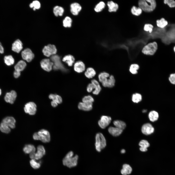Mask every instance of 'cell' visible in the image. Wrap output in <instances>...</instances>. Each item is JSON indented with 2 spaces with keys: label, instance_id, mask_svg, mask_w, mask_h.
Masks as SVG:
<instances>
[{
  "label": "cell",
  "instance_id": "30bf717a",
  "mask_svg": "<svg viewBox=\"0 0 175 175\" xmlns=\"http://www.w3.org/2000/svg\"><path fill=\"white\" fill-rule=\"evenodd\" d=\"M53 63L48 59H45L42 60L40 62L41 68L44 70L49 72L53 67Z\"/></svg>",
  "mask_w": 175,
  "mask_h": 175
},
{
  "label": "cell",
  "instance_id": "f546056e",
  "mask_svg": "<svg viewBox=\"0 0 175 175\" xmlns=\"http://www.w3.org/2000/svg\"><path fill=\"white\" fill-rule=\"evenodd\" d=\"M64 11V9L62 7L58 6H55L53 9L54 14L57 17L62 16Z\"/></svg>",
  "mask_w": 175,
  "mask_h": 175
},
{
  "label": "cell",
  "instance_id": "9f6ffc18",
  "mask_svg": "<svg viewBox=\"0 0 175 175\" xmlns=\"http://www.w3.org/2000/svg\"><path fill=\"white\" fill-rule=\"evenodd\" d=\"M147 111L146 110H143L142 111V112L143 113H145L147 112Z\"/></svg>",
  "mask_w": 175,
  "mask_h": 175
},
{
  "label": "cell",
  "instance_id": "52a82bcc",
  "mask_svg": "<svg viewBox=\"0 0 175 175\" xmlns=\"http://www.w3.org/2000/svg\"><path fill=\"white\" fill-rule=\"evenodd\" d=\"M38 140H40L44 143L49 142L50 140V135L49 132L47 130L42 129L37 132Z\"/></svg>",
  "mask_w": 175,
  "mask_h": 175
},
{
  "label": "cell",
  "instance_id": "83f0119b",
  "mask_svg": "<svg viewBox=\"0 0 175 175\" xmlns=\"http://www.w3.org/2000/svg\"><path fill=\"white\" fill-rule=\"evenodd\" d=\"M36 149L33 145L29 144L26 145L23 149V150L25 153L30 154L31 153L35 152Z\"/></svg>",
  "mask_w": 175,
  "mask_h": 175
},
{
  "label": "cell",
  "instance_id": "1f68e13d",
  "mask_svg": "<svg viewBox=\"0 0 175 175\" xmlns=\"http://www.w3.org/2000/svg\"><path fill=\"white\" fill-rule=\"evenodd\" d=\"M149 117L151 121L154 122L157 120L158 119L159 117L158 113L155 111H151L149 114Z\"/></svg>",
  "mask_w": 175,
  "mask_h": 175
},
{
  "label": "cell",
  "instance_id": "b9f144b4",
  "mask_svg": "<svg viewBox=\"0 0 175 175\" xmlns=\"http://www.w3.org/2000/svg\"><path fill=\"white\" fill-rule=\"evenodd\" d=\"M82 102L86 103H92L94 101L93 97L90 95H88L84 96L82 99Z\"/></svg>",
  "mask_w": 175,
  "mask_h": 175
},
{
  "label": "cell",
  "instance_id": "4316f807",
  "mask_svg": "<svg viewBox=\"0 0 175 175\" xmlns=\"http://www.w3.org/2000/svg\"><path fill=\"white\" fill-rule=\"evenodd\" d=\"M4 62L5 64L8 66L13 65L15 62V60L11 55L5 56L4 58Z\"/></svg>",
  "mask_w": 175,
  "mask_h": 175
},
{
  "label": "cell",
  "instance_id": "7dc6e473",
  "mask_svg": "<svg viewBox=\"0 0 175 175\" xmlns=\"http://www.w3.org/2000/svg\"><path fill=\"white\" fill-rule=\"evenodd\" d=\"M164 3L167 4L170 7H175V1L173 0H165L164 1Z\"/></svg>",
  "mask_w": 175,
  "mask_h": 175
},
{
  "label": "cell",
  "instance_id": "7402d4cb",
  "mask_svg": "<svg viewBox=\"0 0 175 175\" xmlns=\"http://www.w3.org/2000/svg\"><path fill=\"white\" fill-rule=\"evenodd\" d=\"M109 133L112 136L116 137L118 136L122 133L123 130L116 127H110L108 129Z\"/></svg>",
  "mask_w": 175,
  "mask_h": 175
},
{
  "label": "cell",
  "instance_id": "5bb4252c",
  "mask_svg": "<svg viewBox=\"0 0 175 175\" xmlns=\"http://www.w3.org/2000/svg\"><path fill=\"white\" fill-rule=\"evenodd\" d=\"M85 65L82 61H76L74 64V70L76 72L80 73L82 72L85 69Z\"/></svg>",
  "mask_w": 175,
  "mask_h": 175
},
{
  "label": "cell",
  "instance_id": "836d02e7",
  "mask_svg": "<svg viewBox=\"0 0 175 175\" xmlns=\"http://www.w3.org/2000/svg\"><path fill=\"white\" fill-rule=\"evenodd\" d=\"M167 21L164 18H162L156 21V24L158 27L163 28L168 24Z\"/></svg>",
  "mask_w": 175,
  "mask_h": 175
},
{
  "label": "cell",
  "instance_id": "11a10c76",
  "mask_svg": "<svg viewBox=\"0 0 175 175\" xmlns=\"http://www.w3.org/2000/svg\"><path fill=\"white\" fill-rule=\"evenodd\" d=\"M125 152V150L124 149H122L121 151V152L122 153H124Z\"/></svg>",
  "mask_w": 175,
  "mask_h": 175
},
{
  "label": "cell",
  "instance_id": "ba28073f",
  "mask_svg": "<svg viewBox=\"0 0 175 175\" xmlns=\"http://www.w3.org/2000/svg\"><path fill=\"white\" fill-rule=\"evenodd\" d=\"M36 105L33 102H29L25 105L24 109L25 112L30 115L35 114L36 111Z\"/></svg>",
  "mask_w": 175,
  "mask_h": 175
},
{
  "label": "cell",
  "instance_id": "d6986e66",
  "mask_svg": "<svg viewBox=\"0 0 175 175\" xmlns=\"http://www.w3.org/2000/svg\"><path fill=\"white\" fill-rule=\"evenodd\" d=\"M37 151L35 152V159L38 160L41 158L45 153L44 147L42 145L38 146L37 148Z\"/></svg>",
  "mask_w": 175,
  "mask_h": 175
},
{
  "label": "cell",
  "instance_id": "74e56055",
  "mask_svg": "<svg viewBox=\"0 0 175 175\" xmlns=\"http://www.w3.org/2000/svg\"><path fill=\"white\" fill-rule=\"evenodd\" d=\"M105 6V4L103 1H101L98 3L94 8V10L96 12H99L104 9Z\"/></svg>",
  "mask_w": 175,
  "mask_h": 175
},
{
  "label": "cell",
  "instance_id": "484cf974",
  "mask_svg": "<svg viewBox=\"0 0 175 175\" xmlns=\"http://www.w3.org/2000/svg\"><path fill=\"white\" fill-rule=\"evenodd\" d=\"M107 5L108 8V11L110 12H116L118 8V4L112 1H108Z\"/></svg>",
  "mask_w": 175,
  "mask_h": 175
},
{
  "label": "cell",
  "instance_id": "7bdbcfd3",
  "mask_svg": "<svg viewBox=\"0 0 175 175\" xmlns=\"http://www.w3.org/2000/svg\"><path fill=\"white\" fill-rule=\"evenodd\" d=\"M139 66L137 64H132L130 66V71L132 74H136L137 73V70L139 69Z\"/></svg>",
  "mask_w": 175,
  "mask_h": 175
},
{
  "label": "cell",
  "instance_id": "8d00e7d4",
  "mask_svg": "<svg viewBox=\"0 0 175 175\" xmlns=\"http://www.w3.org/2000/svg\"><path fill=\"white\" fill-rule=\"evenodd\" d=\"M131 12L134 15L138 16L141 14L142 10L139 7H137L134 6L131 9Z\"/></svg>",
  "mask_w": 175,
  "mask_h": 175
},
{
  "label": "cell",
  "instance_id": "bcb514c9",
  "mask_svg": "<svg viewBox=\"0 0 175 175\" xmlns=\"http://www.w3.org/2000/svg\"><path fill=\"white\" fill-rule=\"evenodd\" d=\"M139 145L140 147L148 148L149 146V144L148 141L146 140H141L139 143Z\"/></svg>",
  "mask_w": 175,
  "mask_h": 175
},
{
  "label": "cell",
  "instance_id": "816d5d0a",
  "mask_svg": "<svg viewBox=\"0 0 175 175\" xmlns=\"http://www.w3.org/2000/svg\"><path fill=\"white\" fill-rule=\"evenodd\" d=\"M4 52V49L1 44L0 42V53L3 54Z\"/></svg>",
  "mask_w": 175,
  "mask_h": 175
},
{
  "label": "cell",
  "instance_id": "d4e9b609",
  "mask_svg": "<svg viewBox=\"0 0 175 175\" xmlns=\"http://www.w3.org/2000/svg\"><path fill=\"white\" fill-rule=\"evenodd\" d=\"M96 74V71L94 68L91 67L88 68L84 73L86 77L89 79L92 78Z\"/></svg>",
  "mask_w": 175,
  "mask_h": 175
},
{
  "label": "cell",
  "instance_id": "e0dca14e",
  "mask_svg": "<svg viewBox=\"0 0 175 175\" xmlns=\"http://www.w3.org/2000/svg\"><path fill=\"white\" fill-rule=\"evenodd\" d=\"M2 122L10 128L14 129L15 127L16 120L12 117H7L4 119Z\"/></svg>",
  "mask_w": 175,
  "mask_h": 175
},
{
  "label": "cell",
  "instance_id": "f35d334b",
  "mask_svg": "<svg viewBox=\"0 0 175 175\" xmlns=\"http://www.w3.org/2000/svg\"><path fill=\"white\" fill-rule=\"evenodd\" d=\"M110 75L108 73L103 72L100 73L98 75V78L99 81L101 83L106 78L109 77Z\"/></svg>",
  "mask_w": 175,
  "mask_h": 175
},
{
  "label": "cell",
  "instance_id": "ab89813d",
  "mask_svg": "<svg viewBox=\"0 0 175 175\" xmlns=\"http://www.w3.org/2000/svg\"><path fill=\"white\" fill-rule=\"evenodd\" d=\"M142 99L141 95L140 94L136 93L133 95L132 96V100L135 103H138Z\"/></svg>",
  "mask_w": 175,
  "mask_h": 175
},
{
  "label": "cell",
  "instance_id": "44dd1931",
  "mask_svg": "<svg viewBox=\"0 0 175 175\" xmlns=\"http://www.w3.org/2000/svg\"><path fill=\"white\" fill-rule=\"evenodd\" d=\"M62 61L66 63L68 66L71 67L75 63V58L72 55L68 54L64 57Z\"/></svg>",
  "mask_w": 175,
  "mask_h": 175
},
{
  "label": "cell",
  "instance_id": "ac0fdd59",
  "mask_svg": "<svg viewBox=\"0 0 175 175\" xmlns=\"http://www.w3.org/2000/svg\"><path fill=\"white\" fill-rule=\"evenodd\" d=\"M81 7L79 3L74 2L70 5V11L71 13L74 15H77L81 9Z\"/></svg>",
  "mask_w": 175,
  "mask_h": 175
},
{
  "label": "cell",
  "instance_id": "8fae6325",
  "mask_svg": "<svg viewBox=\"0 0 175 175\" xmlns=\"http://www.w3.org/2000/svg\"><path fill=\"white\" fill-rule=\"evenodd\" d=\"M17 96L16 91L11 90L6 93L4 97V100L7 103L13 104L15 101Z\"/></svg>",
  "mask_w": 175,
  "mask_h": 175
},
{
  "label": "cell",
  "instance_id": "f5cc1de1",
  "mask_svg": "<svg viewBox=\"0 0 175 175\" xmlns=\"http://www.w3.org/2000/svg\"><path fill=\"white\" fill-rule=\"evenodd\" d=\"M58 103L52 101L51 102V105L54 107H56L58 105Z\"/></svg>",
  "mask_w": 175,
  "mask_h": 175
},
{
  "label": "cell",
  "instance_id": "f1b7e54d",
  "mask_svg": "<svg viewBox=\"0 0 175 175\" xmlns=\"http://www.w3.org/2000/svg\"><path fill=\"white\" fill-rule=\"evenodd\" d=\"M132 171V168L129 165L124 164L122 168L121 171V172L123 175H127L130 174Z\"/></svg>",
  "mask_w": 175,
  "mask_h": 175
},
{
  "label": "cell",
  "instance_id": "9a60e30c",
  "mask_svg": "<svg viewBox=\"0 0 175 175\" xmlns=\"http://www.w3.org/2000/svg\"><path fill=\"white\" fill-rule=\"evenodd\" d=\"M141 131L144 134L148 135L153 132L154 128L151 124L149 123H147L143 125Z\"/></svg>",
  "mask_w": 175,
  "mask_h": 175
},
{
  "label": "cell",
  "instance_id": "277c9868",
  "mask_svg": "<svg viewBox=\"0 0 175 175\" xmlns=\"http://www.w3.org/2000/svg\"><path fill=\"white\" fill-rule=\"evenodd\" d=\"M51 59L53 63V68L54 70H60L64 72L67 71L68 70L62 64L58 55L55 54L51 56Z\"/></svg>",
  "mask_w": 175,
  "mask_h": 175
},
{
  "label": "cell",
  "instance_id": "8992f818",
  "mask_svg": "<svg viewBox=\"0 0 175 175\" xmlns=\"http://www.w3.org/2000/svg\"><path fill=\"white\" fill-rule=\"evenodd\" d=\"M57 52L56 46L54 45L50 44L45 46L42 50L44 54L47 57L55 54Z\"/></svg>",
  "mask_w": 175,
  "mask_h": 175
},
{
  "label": "cell",
  "instance_id": "cb8c5ba5",
  "mask_svg": "<svg viewBox=\"0 0 175 175\" xmlns=\"http://www.w3.org/2000/svg\"><path fill=\"white\" fill-rule=\"evenodd\" d=\"M26 63L24 61L21 60L19 61L15 65V70L20 72L23 70L26 66Z\"/></svg>",
  "mask_w": 175,
  "mask_h": 175
},
{
  "label": "cell",
  "instance_id": "2e32d148",
  "mask_svg": "<svg viewBox=\"0 0 175 175\" xmlns=\"http://www.w3.org/2000/svg\"><path fill=\"white\" fill-rule=\"evenodd\" d=\"M23 44L21 41L18 39L15 41L12 45V50L17 53H19L23 49Z\"/></svg>",
  "mask_w": 175,
  "mask_h": 175
},
{
  "label": "cell",
  "instance_id": "f907efd6",
  "mask_svg": "<svg viewBox=\"0 0 175 175\" xmlns=\"http://www.w3.org/2000/svg\"><path fill=\"white\" fill-rule=\"evenodd\" d=\"M20 74V72L16 70L14 71L13 73L14 77L15 78H17L19 77Z\"/></svg>",
  "mask_w": 175,
  "mask_h": 175
},
{
  "label": "cell",
  "instance_id": "d590c367",
  "mask_svg": "<svg viewBox=\"0 0 175 175\" xmlns=\"http://www.w3.org/2000/svg\"><path fill=\"white\" fill-rule=\"evenodd\" d=\"M0 130L4 133H8L10 131V128L4 123L2 122L0 125Z\"/></svg>",
  "mask_w": 175,
  "mask_h": 175
},
{
  "label": "cell",
  "instance_id": "d6a6232c",
  "mask_svg": "<svg viewBox=\"0 0 175 175\" xmlns=\"http://www.w3.org/2000/svg\"><path fill=\"white\" fill-rule=\"evenodd\" d=\"M49 98L58 104H60L62 102V99L59 95L56 94H51L49 96Z\"/></svg>",
  "mask_w": 175,
  "mask_h": 175
},
{
  "label": "cell",
  "instance_id": "6da1fadb",
  "mask_svg": "<svg viewBox=\"0 0 175 175\" xmlns=\"http://www.w3.org/2000/svg\"><path fill=\"white\" fill-rule=\"evenodd\" d=\"M79 157L77 155H74L73 151L69 152L62 160L64 166L69 168L76 166L77 165Z\"/></svg>",
  "mask_w": 175,
  "mask_h": 175
},
{
  "label": "cell",
  "instance_id": "7a4b0ae2",
  "mask_svg": "<svg viewBox=\"0 0 175 175\" xmlns=\"http://www.w3.org/2000/svg\"><path fill=\"white\" fill-rule=\"evenodd\" d=\"M138 5L142 10L148 12L155 9L156 3L155 0H140L139 1Z\"/></svg>",
  "mask_w": 175,
  "mask_h": 175
},
{
  "label": "cell",
  "instance_id": "4fadbf2b",
  "mask_svg": "<svg viewBox=\"0 0 175 175\" xmlns=\"http://www.w3.org/2000/svg\"><path fill=\"white\" fill-rule=\"evenodd\" d=\"M115 80L114 76L111 75L106 78L101 83L104 87L108 88L113 87L115 85Z\"/></svg>",
  "mask_w": 175,
  "mask_h": 175
},
{
  "label": "cell",
  "instance_id": "db71d44e",
  "mask_svg": "<svg viewBox=\"0 0 175 175\" xmlns=\"http://www.w3.org/2000/svg\"><path fill=\"white\" fill-rule=\"evenodd\" d=\"M140 150L142 152H145L147 151V148L140 147Z\"/></svg>",
  "mask_w": 175,
  "mask_h": 175
},
{
  "label": "cell",
  "instance_id": "3957f363",
  "mask_svg": "<svg viewBox=\"0 0 175 175\" xmlns=\"http://www.w3.org/2000/svg\"><path fill=\"white\" fill-rule=\"evenodd\" d=\"M95 148L98 152H100L106 146V141L105 138L101 133H97L95 137Z\"/></svg>",
  "mask_w": 175,
  "mask_h": 175
},
{
  "label": "cell",
  "instance_id": "ffe728a7",
  "mask_svg": "<svg viewBox=\"0 0 175 175\" xmlns=\"http://www.w3.org/2000/svg\"><path fill=\"white\" fill-rule=\"evenodd\" d=\"M92 103H86L83 102H79L78 105V108L85 111H89L91 110L93 107Z\"/></svg>",
  "mask_w": 175,
  "mask_h": 175
},
{
  "label": "cell",
  "instance_id": "9c48e42d",
  "mask_svg": "<svg viewBox=\"0 0 175 175\" xmlns=\"http://www.w3.org/2000/svg\"><path fill=\"white\" fill-rule=\"evenodd\" d=\"M21 54L23 59L28 62H31L34 57V54L29 48H26L22 51Z\"/></svg>",
  "mask_w": 175,
  "mask_h": 175
},
{
  "label": "cell",
  "instance_id": "c3c4849f",
  "mask_svg": "<svg viewBox=\"0 0 175 175\" xmlns=\"http://www.w3.org/2000/svg\"><path fill=\"white\" fill-rule=\"evenodd\" d=\"M95 87L94 85L91 83L89 84L87 87V91L88 93L93 92L95 89Z\"/></svg>",
  "mask_w": 175,
  "mask_h": 175
},
{
  "label": "cell",
  "instance_id": "680465c9",
  "mask_svg": "<svg viewBox=\"0 0 175 175\" xmlns=\"http://www.w3.org/2000/svg\"><path fill=\"white\" fill-rule=\"evenodd\" d=\"M174 52H175V46L174 47Z\"/></svg>",
  "mask_w": 175,
  "mask_h": 175
},
{
  "label": "cell",
  "instance_id": "f6af8a7d",
  "mask_svg": "<svg viewBox=\"0 0 175 175\" xmlns=\"http://www.w3.org/2000/svg\"><path fill=\"white\" fill-rule=\"evenodd\" d=\"M153 28V26L150 24H146L144 26V29L145 31H148L151 33L152 31Z\"/></svg>",
  "mask_w": 175,
  "mask_h": 175
},
{
  "label": "cell",
  "instance_id": "7c38bea8",
  "mask_svg": "<svg viewBox=\"0 0 175 175\" xmlns=\"http://www.w3.org/2000/svg\"><path fill=\"white\" fill-rule=\"evenodd\" d=\"M111 121V118L110 117L103 115L101 117L100 119L98 121V124L101 128L104 129L109 125Z\"/></svg>",
  "mask_w": 175,
  "mask_h": 175
},
{
  "label": "cell",
  "instance_id": "5b68a950",
  "mask_svg": "<svg viewBox=\"0 0 175 175\" xmlns=\"http://www.w3.org/2000/svg\"><path fill=\"white\" fill-rule=\"evenodd\" d=\"M158 49V45L155 42L149 43L144 46L142 50V52L144 54L153 55L156 52Z\"/></svg>",
  "mask_w": 175,
  "mask_h": 175
},
{
  "label": "cell",
  "instance_id": "603a6c76",
  "mask_svg": "<svg viewBox=\"0 0 175 175\" xmlns=\"http://www.w3.org/2000/svg\"><path fill=\"white\" fill-rule=\"evenodd\" d=\"M91 83L94 85L95 87V89L92 92V93L94 95H98L101 90V88L99 83L95 79H92L91 80Z\"/></svg>",
  "mask_w": 175,
  "mask_h": 175
},
{
  "label": "cell",
  "instance_id": "60d3db41",
  "mask_svg": "<svg viewBox=\"0 0 175 175\" xmlns=\"http://www.w3.org/2000/svg\"><path fill=\"white\" fill-rule=\"evenodd\" d=\"M29 6L31 8H33V10H35L36 9H39L41 7V4L37 0L33 1L29 5Z\"/></svg>",
  "mask_w": 175,
  "mask_h": 175
},
{
  "label": "cell",
  "instance_id": "4dcf8cb0",
  "mask_svg": "<svg viewBox=\"0 0 175 175\" xmlns=\"http://www.w3.org/2000/svg\"><path fill=\"white\" fill-rule=\"evenodd\" d=\"M115 127L123 130L126 126L125 123L122 121L119 120L114 121L113 122Z\"/></svg>",
  "mask_w": 175,
  "mask_h": 175
},
{
  "label": "cell",
  "instance_id": "e575fe53",
  "mask_svg": "<svg viewBox=\"0 0 175 175\" xmlns=\"http://www.w3.org/2000/svg\"><path fill=\"white\" fill-rule=\"evenodd\" d=\"M72 22V20L70 17H66L63 20V25L65 27H70L71 26Z\"/></svg>",
  "mask_w": 175,
  "mask_h": 175
},
{
  "label": "cell",
  "instance_id": "ee69618b",
  "mask_svg": "<svg viewBox=\"0 0 175 175\" xmlns=\"http://www.w3.org/2000/svg\"><path fill=\"white\" fill-rule=\"evenodd\" d=\"M36 160L35 159H32L30 162L31 167L35 169L39 168L41 166L40 164L37 162Z\"/></svg>",
  "mask_w": 175,
  "mask_h": 175
},
{
  "label": "cell",
  "instance_id": "681fc988",
  "mask_svg": "<svg viewBox=\"0 0 175 175\" xmlns=\"http://www.w3.org/2000/svg\"><path fill=\"white\" fill-rule=\"evenodd\" d=\"M170 82L173 84H175V73L171 74L169 78Z\"/></svg>",
  "mask_w": 175,
  "mask_h": 175
},
{
  "label": "cell",
  "instance_id": "6f0895ef",
  "mask_svg": "<svg viewBox=\"0 0 175 175\" xmlns=\"http://www.w3.org/2000/svg\"><path fill=\"white\" fill-rule=\"evenodd\" d=\"M2 93V91L1 89L0 88V96L1 95Z\"/></svg>",
  "mask_w": 175,
  "mask_h": 175
}]
</instances>
